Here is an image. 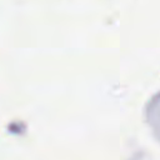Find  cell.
I'll return each mask as SVG.
<instances>
[]
</instances>
